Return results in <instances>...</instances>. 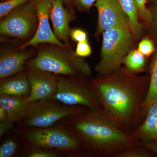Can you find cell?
I'll use <instances>...</instances> for the list:
<instances>
[{"mask_svg": "<svg viewBox=\"0 0 157 157\" xmlns=\"http://www.w3.org/2000/svg\"><path fill=\"white\" fill-rule=\"evenodd\" d=\"M135 76L120 68L91 80L104 115L119 129L130 134L144 119L142 106L149 82Z\"/></svg>", "mask_w": 157, "mask_h": 157, "instance_id": "6da1fadb", "label": "cell"}, {"mask_svg": "<svg viewBox=\"0 0 157 157\" xmlns=\"http://www.w3.org/2000/svg\"><path fill=\"white\" fill-rule=\"evenodd\" d=\"M59 122L76 135L88 157H114L121 151L141 144L134 135L116 126L101 109L70 117Z\"/></svg>", "mask_w": 157, "mask_h": 157, "instance_id": "7a4b0ae2", "label": "cell"}, {"mask_svg": "<svg viewBox=\"0 0 157 157\" xmlns=\"http://www.w3.org/2000/svg\"><path fill=\"white\" fill-rule=\"evenodd\" d=\"M15 132L23 147L58 151L67 157H88L77 136L60 122L47 128H17Z\"/></svg>", "mask_w": 157, "mask_h": 157, "instance_id": "3957f363", "label": "cell"}, {"mask_svg": "<svg viewBox=\"0 0 157 157\" xmlns=\"http://www.w3.org/2000/svg\"><path fill=\"white\" fill-rule=\"evenodd\" d=\"M28 67L46 71L56 76H90L89 65L73 51L55 45L39 48L37 55L27 63Z\"/></svg>", "mask_w": 157, "mask_h": 157, "instance_id": "277c9868", "label": "cell"}, {"mask_svg": "<svg viewBox=\"0 0 157 157\" xmlns=\"http://www.w3.org/2000/svg\"><path fill=\"white\" fill-rule=\"evenodd\" d=\"M133 37L129 26L112 28L103 32L101 60L95 68L98 77L106 76L121 68Z\"/></svg>", "mask_w": 157, "mask_h": 157, "instance_id": "5b68a950", "label": "cell"}, {"mask_svg": "<svg viewBox=\"0 0 157 157\" xmlns=\"http://www.w3.org/2000/svg\"><path fill=\"white\" fill-rule=\"evenodd\" d=\"M90 109L82 106L63 104L53 98L30 103L27 114L17 124V128H44L52 126L67 118Z\"/></svg>", "mask_w": 157, "mask_h": 157, "instance_id": "8992f818", "label": "cell"}, {"mask_svg": "<svg viewBox=\"0 0 157 157\" xmlns=\"http://www.w3.org/2000/svg\"><path fill=\"white\" fill-rule=\"evenodd\" d=\"M57 76L53 99L66 105L82 106L92 111L101 109L91 82L85 76Z\"/></svg>", "mask_w": 157, "mask_h": 157, "instance_id": "52a82bcc", "label": "cell"}, {"mask_svg": "<svg viewBox=\"0 0 157 157\" xmlns=\"http://www.w3.org/2000/svg\"><path fill=\"white\" fill-rule=\"evenodd\" d=\"M38 23L36 8L34 0H31L1 19L0 33L3 36L26 39L35 34Z\"/></svg>", "mask_w": 157, "mask_h": 157, "instance_id": "ba28073f", "label": "cell"}, {"mask_svg": "<svg viewBox=\"0 0 157 157\" xmlns=\"http://www.w3.org/2000/svg\"><path fill=\"white\" fill-rule=\"evenodd\" d=\"M38 15V27L34 36L28 42L20 46V48L28 46L36 47L39 44L46 43L65 47L66 44L57 39L51 28L49 19L52 7V0H34Z\"/></svg>", "mask_w": 157, "mask_h": 157, "instance_id": "9c48e42d", "label": "cell"}, {"mask_svg": "<svg viewBox=\"0 0 157 157\" xmlns=\"http://www.w3.org/2000/svg\"><path fill=\"white\" fill-rule=\"evenodd\" d=\"M25 70L30 85V93L28 97L29 103L53 98L57 86L56 75L28 67Z\"/></svg>", "mask_w": 157, "mask_h": 157, "instance_id": "30bf717a", "label": "cell"}, {"mask_svg": "<svg viewBox=\"0 0 157 157\" xmlns=\"http://www.w3.org/2000/svg\"><path fill=\"white\" fill-rule=\"evenodd\" d=\"M95 6L98 13L97 36L109 29L129 26L126 15L117 0H98Z\"/></svg>", "mask_w": 157, "mask_h": 157, "instance_id": "8fae6325", "label": "cell"}, {"mask_svg": "<svg viewBox=\"0 0 157 157\" xmlns=\"http://www.w3.org/2000/svg\"><path fill=\"white\" fill-rule=\"evenodd\" d=\"M64 2V0H52L50 20L55 36L60 41L66 44L70 40L72 29L70 27V23L73 15L71 11L65 8Z\"/></svg>", "mask_w": 157, "mask_h": 157, "instance_id": "7c38bea8", "label": "cell"}, {"mask_svg": "<svg viewBox=\"0 0 157 157\" xmlns=\"http://www.w3.org/2000/svg\"><path fill=\"white\" fill-rule=\"evenodd\" d=\"M30 52L12 49L1 50L0 79L7 78L25 70V65L31 59Z\"/></svg>", "mask_w": 157, "mask_h": 157, "instance_id": "4fadbf2b", "label": "cell"}, {"mask_svg": "<svg viewBox=\"0 0 157 157\" xmlns=\"http://www.w3.org/2000/svg\"><path fill=\"white\" fill-rule=\"evenodd\" d=\"M0 107L5 109L9 118L17 124L27 114L30 103L28 97L0 94Z\"/></svg>", "mask_w": 157, "mask_h": 157, "instance_id": "5bb4252c", "label": "cell"}, {"mask_svg": "<svg viewBox=\"0 0 157 157\" xmlns=\"http://www.w3.org/2000/svg\"><path fill=\"white\" fill-rule=\"evenodd\" d=\"M30 90L25 70L0 80V94L28 97Z\"/></svg>", "mask_w": 157, "mask_h": 157, "instance_id": "9a60e30c", "label": "cell"}, {"mask_svg": "<svg viewBox=\"0 0 157 157\" xmlns=\"http://www.w3.org/2000/svg\"><path fill=\"white\" fill-rule=\"evenodd\" d=\"M132 135L141 141H157V102L149 108L143 121Z\"/></svg>", "mask_w": 157, "mask_h": 157, "instance_id": "2e32d148", "label": "cell"}, {"mask_svg": "<svg viewBox=\"0 0 157 157\" xmlns=\"http://www.w3.org/2000/svg\"><path fill=\"white\" fill-rule=\"evenodd\" d=\"M128 18L129 28L134 36H140L142 26L138 20V10L135 0H117Z\"/></svg>", "mask_w": 157, "mask_h": 157, "instance_id": "e0dca14e", "label": "cell"}, {"mask_svg": "<svg viewBox=\"0 0 157 157\" xmlns=\"http://www.w3.org/2000/svg\"><path fill=\"white\" fill-rule=\"evenodd\" d=\"M150 73L148 90L142 106V113L144 117L149 108L157 102V51L151 62Z\"/></svg>", "mask_w": 157, "mask_h": 157, "instance_id": "ac0fdd59", "label": "cell"}, {"mask_svg": "<svg viewBox=\"0 0 157 157\" xmlns=\"http://www.w3.org/2000/svg\"><path fill=\"white\" fill-rule=\"evenodd\" d=\"M146 57L137 50L131 51L124 58L125 69L133 75L142 72L145 68Z\"/></svg>", "mask_w": 157, "mask_h": 157, "instance_id": "d6986e66", "label": "cell"}, {"mask_svg": "<svg viewBox=\"0 0 157 157\" xmlns=\"http://www.w3.org/2000/svg\"><path fill=\"white\" fill-rule=\"evenodd\" d=\"M21 156L24 157H67L62 152L35 147H23Z\"/></svg>", "mask_w": 157, "mask_h": 157, "instance_id": "ffe728a7", "label": "cell"}, {"mask_svg": "<svg viewBox=\"0 0 157 157\" xmlns=\"http://www.w3.org/2000/svg\"><path fill=\"white\" fill-rule=\"evenodd\" d=\"M152 152L142 145L131 147L121 151L114 157H150Z\"/></svg>", "mask_w": 157, "mask_h": 157, "instance_id": "44dd1931", "label": "cell"}, {"mask_svg": "<svg viewBox=\"0 0 157 157\" xmlns=\"http://www.w3.org/2000/svg\"><path fill=\"white\" fill-rule=\"evenodd\" d=\"M18 139L8 137L0 147V157H12L16 155L19 149Z\"/></svg>", "mask_w": 157, "mask_h": 157, "instance_id": "7402d4cb", "label": "cell"}, {"mask_svg": "<svg viewBox=\"0 0 157 157\" xmlns=\"http://www.w3.org/2000/svg\"><path fill=\"white\" fill-rule=\"evenodd\" d=\"M14 124L9 118L5 109L0 107V138L4 136L7 132L14 128Z\"/></svg>", "mask_w": 157, "mask_h": 157, "instance_id": "603a6c76", "label": "cell"}, {"mask_svg": "<svg viewBox=\"0 0 157 157\" xmlns=\"http://www.w3.org/2000/svg\"><path fill=\"white\" fill-rule=\"evenodd\" d=\"M31 0H8L0 4V17L2 19L13 9Z\"/></svg>", "mask_w": 157, "mask_h": 157, "instance_id": "cb8c5ba5", "label": "cell"}, {"mask_svg": "<svg viewBox=\"0 0 157 157\" xmlns=\"http://www.w3.org/2000/svg\"><path fill=\"white\" fill-rule=\"evenodd\" d=\"M147 0H135L138 16L146 23L150 24L152 20V14L151 11L147 9Z\"/></svg>", "mask_w": 157, "mask_h": 157, "instance_id": "d4e9b609", "label": "cell"}, {"mask_svg": "<svg viewBox=\"0 0 157 157\" xmlns=\"http://www.w3.org/2000/svg\"><path fill=\"white\" fill-rule=\"evenodd\" d=\"M138 50L145 57H148L155 51V48L152 41L145 38L139 43Z\"/></svg>", "mask_w": 157, "mask_h": 157, "instance_id": "484cf974", "label": "cell"}, {"mask_svg": "<svg viewBox=\"0 0 157 157\" xmlns=\"http://www.w3.org/2000/svg\"><path fill=\"white\" fill-rule=\"evenodd\" d=\"M75 53L77 56L82 58L90 56L92 53V48L88 41L78 42Z\"/></svg>", "mask_w": 157, "mask_h": 157, "instance_id": "4316f807", "label": "cell"}, {"mask_svg": "<svg viewBox=\"0 0 157 157\" xmlns=\"http://www.w3.org/2000/svg\"><path fill=\"white\" fill-rule=\"evenodd\" d=\"M70 38L74 42H77L87 41V35L83 30L79 29H71Z\"/></svg>", "mask_w": 157, "mask_h": 157, "instance_id": "83f0119b", "label": "cell"}, {"mask_svg": "<svg viewBox=\"0 0 157 157\" xmlns=\"http://www.w3.org/2000/svg\"><path fill=\"white\" fill-rule=\"evenodd\" d=\"M98 0H70L73 5L81 10H87L95 5Z\"/></svg>", "mask_w": 157, "mask_h": 157, "instance_id": "f1b7e54d", "label": "cell"}, {"mask_svg": "<svg viewBox=\"0 0 157 157\" xmlns=\"http://www.w3.org/2000/svg\"><path fill=\"white\" fill-rule=\"evenodd\" d=\"M140 145L148 149L157 155V141L154 140L141 141Z\"/></svg>", "mask_w": 157, "mask_h": 157, "instance_id": "f546056e", "label": "cell"}, {"mask_svg": "<svg viewBox=\"0 0 157 157\" xmlns=\"http://www.w3.org/2000/svg\"><path fill=\"white\" fill-rule=\"evenodd\" d=\"M151 11L152 14V20L151 23L157 29V6L153 8Z\"/></svg>", "mask_w": 157, "mask_h": 157, "instance_id": "4dcf8cb0", "label": "cell"}, {"mask_svg": "<svg viewBox=\"0 0 157 157\" xmlns=\"http://www.w3.org/2000/svg\"><path fill=\"white\" fill-rule=\"evenodd\" d=\"M65 2L67 3V4H69L70 2V0H64Z\"/></svg>", "mask_w": 157, "mask_h": 157, "instance_id": "1f68e13d", "label": "cell"}, {"mask_svg": "<svg viewBox=\"0 0 157 157\" xmlns=\"http://www.w3.org/2000/svg\"><path fill=\"white\" fill-rule=\"evenodd\" d=\"M3 1H3V2H4V1H8V0H3Z\"/></svg>", "mask_w": 157, "mask_h": 157, "instance_id": "d6a6232c", "label": "cell"}]
</instances>
